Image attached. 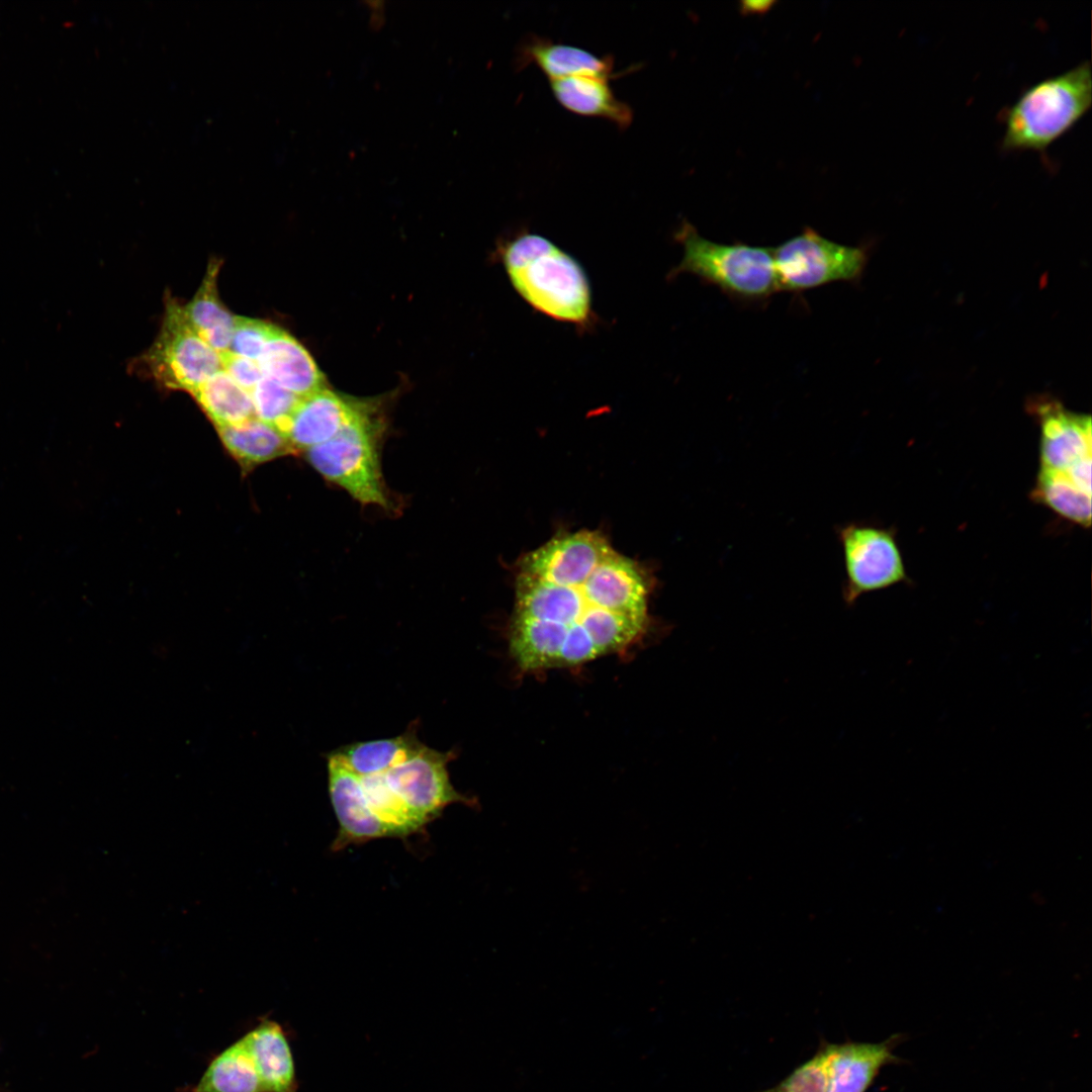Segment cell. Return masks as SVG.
Here are the masks:
<instances>
[{
  "instance_id": "6da1fadb",
  "label": "cell",
  "mask_w": 1092,
  "mask_h": 1092,
  "mask_svg": "<svg viewBox=\"0 0 1092 1092\" xmlns=\"http://www.w3.org/2000/svg\"><path fill=\"white\" fill-rule=\"evenodd\" d=\"M649 574L597 530L560 533L518 561L510 654L524 671L622 652L649 626Z\"/></svg>"
},
{
  "instance_id": "7a4b0ae2",
  "label": "cell",
  "mask_w": 1092,
  "mask_h": 1092,
  "mask_svg": "<svg viewBox=\"0 0 1092 1092\" xmlns=\"http://www.w3.org/2000/svg\"><path fill=\"white\" fill-rule=\"evenodd\" d=\"M500 260L513 288L534 310L582 333L597 326L587 273L555 243L522 229L504 243Z\"/></svg>"
},
{
  "instance_id": "3957f363",
  "label": "cell",
  "mask_w": 1092,
  "mask_h": 1092,
  "mask_svg": "<svg viewBox=\"0 0 1092 1092\" xmlns=\"http://www.w3.org/2000/svg\"><path fill=\"white\" fill-rule=\"evenodd\" d=\"M1092 103V72L1088 61L1026 88L1001 113L1004 152H1045L1069 132Z\"/></svg>"
},
{
  "instance_id": "277c9868",
  "label": "cell",
  "mask_w": 1092,
  "mask_h": 1092,
  "mask_svg": "<svg viewBox=\"0 0 1092 1092\" xmlns=\"http://www.w3.org/2000/svg\"><path fill=\"white\" fill-rule=\"evenodd\" d=\"M674 239L682 246L684 255L668 272L669 280L688 273L745 303L766 301L779 291L772 248L716 243L701 236L687 220L681 221Z\"/></svg>"
},
{
  "instance_id": "5b68a950",
  "label": "cell",
  "mask_w": 1092,
  "mask_h": 1092,
  "mask_svg": "<svg viewBox=\"0 0 1092 1092\" xmlns=\"http://www.w3.org/2000/svg\"><path fill=\"white\" fill-rule=\"evenodd\" d=\"M380 422L362 411L331 440L305 451L311 466L363 505L389 509L379 458Z\"/></svg>"
},
{
  "instance_id": "8992f818",
  "label": "cell",
  "mask_w": 1092,
  "mask_h": 1092,
  "mask_svg": "<svg viewBox=\"0 0 1092 1092\" xmlns=\"http://www.w3.org/2000/svg\"><path fill=\"white\" fill-rule=\"evenodd\" d=\"M869 252L866 245H843L805 228L772 248L779 291L801 293L835 282L856 283Z\"/></svg>"
},
{
  "instance_id": "52a82bcc",
  "label": "cell",
  "mask_w": 1092,
  "mask_h": 1092,
  "mask_svg": "<svg viewBox=\"0 0 1092 1092\" xmlns=\"http://www.w3.org/2000/svg\"><path fill=\"white\" fill-rule=\"evenodd\" d=\"M140 363L162 386L189 393L221 369L220 355L190 327L175 298H166L161 330Z\"/></svg>"
},
{
  "instance_id": "ba28073f",
  "label": "cell",
  "mask_w": 1092,
  "mask_h": 1092,
  "mask_svg": "<svg viewBox=\"0 0 1092 1092\" xmlns=\"http://www.w3.org/2000/svg\"><path fill=\"white\" fill-rule=\"evenodd\" d=\"M844 582L842 598L852 606L862 595L907 582L895 533L883 526L850 522L837 529Z\"/></svg>"
},
{
  "instance_id": "9c48e42d",
  "label": "cell",
  "mask_w": 1092,
  "mask_h": 1092,
  "mask_svg": "<svg viewBox=\"0 0 1092 1092\" xmlns=\"http://www.w3.org/2000/svg\"><path fill=\"white\" fill-rule=\"evenodd\" d=\"M448 753L424 744L406 760L383 772L392 792L426 825L448 805L466 802L452 786L447 771Z\"/></svg>"
},
{
  "instance_id": "30bf717a",
  "label": "cell",
  "mask_w": 1092,
  "mask_h": 1092,
  "mask_svg": "<svg viewBox=\"0 0 1092 1092\" xmlns=\"http://www.w3.org/2000/svg\"><path fill=\"white\" fill-rule=\"evenodd\" d=\"M1027 410L1039 425V467L1068 471L1092 457L1090 415L1076 413L1058 399L1037 395Z\"/></svg>"
},
{
  "instance_id": "8fae6325",
  "label": "cell",
  "mask_w": 1092,
  "mask_h": 1092,
  "mask_svg": "<svg viewBox=\"0 0 1092 1092\" xmlns=\"http://www.w3.org/2000/svg\"><path fill=\"white\" fill-rule=\"evenodd\" d=\"M904 1039V1034L895 1033L877 1043L823 1040L827 1092H867L884 1067L905 1063L894 1054Z\"/></svg>"
},
{
  "instance_id": "7c38bea8",
  "label": "cell",
  "mask_w": 1092,
  "mask_h": 1092,
  "mask_svg": "<svg viewBox=\"0 0 1092 1092\" xmlns=\"http://www.w3.org/2000/svg\"><path fill=\"white\" fill-rule=\"evenodd\" d=\"M329 793L339 822L335 847L391 836L365 797L360 778L331 753L328 757Z\"/></svg>"
},
{
  "instance_id": "4fadbf2b",
  "label": "cell",
  "mask_w": 1092,
  "mask_h": 1092,
  "mask_svg": "<svg viewBox=\"0 0 1092 1092\" xmlns=\"http://www.w3.org/2000/svg\"><path fill=\"white\" fill-rule=\"evenodd\" d=\"M364 406L324 387L300 398L282 433L295 451H307L335 437Z\"/></svg>"
},
{
  "instance_id": "5bb4252c",
  "label": "cell",
  "mask_w": 1092,
  "mask_h": 1092,
  "mask_svg": "<svg viewBox=\"0 0 1092 1092\" xmlns=\"http://www.w3.org/2000/svg\"><path fill=\"white\" fill-rule=\"evenodd\" d=\"M264 375L298 397L325 387V379L315 362L292 336L274 326L258 360Z\"/></svg>"
},
{
  "instance_id": "9a60e30c",
  "label": "cell",
  "mask_w": 1092,
  "mask_h": 1092,
  "mask_svg": "<svg viewBox=\"0 0 1092 1092\" xmlns=\"http://www.w3.org/2000/svg\"><path fill=\"white\" fill-rule=\"evenodd\" d=\"M1091 463L1088 460L1068 470L1038 469L1031 491L1033 500L1053 510L1061 518L1084 528L1091 525Z\"/></svg>"
},
{
  "instance_id": "2e32d148",
  "label": "cell",
  "mask_w": 1092,
  "mask_h": 1092,
  "mask_svg": "<svg viewBox=\"0 0 1092 1092\" xmlns=\"http://www.w3.org/2000/svg\"><path fill=\"white\" fill-rule=\"evenodd\" d=\"M258 1071L264 1092H296L295 1063L283 1026L264 1018L242 1036Z\"/></svg>"
},
{
  "instance_id": "e0dca14e",
  "label": "cell",
  "mask_w": 1092,
  "mask_h": 1092,
  "mask_svg": "<svg viewBox=\"0 0 1092 1092\" xmlns=\"http://www.w3.org/2000/svg\"><path fill=\"white\" fill-rule=\"evenodd\" d=\"M519 66H536L549 81L576 76L613 77L614 61L583 49L532 36L519 51Z\"/></svg>"
},
{
  "instance_id": "ac0fdd59",
  "label": "cell",
  "mask_w": 1092,
  "mask_h": 1092,
  "mask_svg": "<svg viewBox=\"0 0 1092 1092\" xmlns=\"http://www.w3.org/2000/svg\"><path fill=\"white\" fill-rule=\"evenodd\" d=\"M550 87L557 102L574 114L606 119L619 128L633 120L632 108L615 96L607 78L568 77L550 81Z\"/></svg>"
},
{
  "instance_id": "d6986e66",
  "label": "cell",
  "mask_w": 1092,
  "mask_h": 1092,
  "mask_svg": "<svg viewBox=\"0 0 1092 1092\" xmlns=\"http://www.w3.org/2000/svg\"><path fill=\"white\" fill-rule=\"evenodd\" d=\"M221 261L211 259L193 298L183 305L184 315L194 332L216 352L229 351L235 315L221 302L217 277Z\"/></svg>"
},
{
  "instance_id": "ffe728a7",
  "label": "cell",
  "mask_w": 1092,
  "mask_h": 1092,
  "mask_svg": "<svg viewBox=\"0 0 1092 1092\" xmlns=\"http://www.w3.org/2000/svg\"><path fill=\"white\" fill-rule=\"evenodd\" d=\"M216 429L229 453L244 469L296 452L278 428L256 417Z\"/></svg>"
},
{
  "instance_id": "44dd1931",
  "label": "cell",
  "mask_w": 1092,
  "mask_h": 1092,
  "mask_svg": "<svg viewBox=\"0 0 1092 1092\" xmlns=\"http://www.w3.org/2000/svg\"><path fill=\"white\" fill-rule=\"evenodd\" d=\"M188 1092H264L255 1063L240 1037L216 1055Z\"/></svg>"
},
{
  "instance_id": "7402d4cb",
  "label": "cell",
  "mask_w": 1092,
  "mask_h": 1092,
  "mask_svg": "<svg viewBox=\"0 0 1092 1092\" xmlns=\"http://www.w3.org/2000/svg\"><path fill=\"white\" fill-rule=\"evenodd\" d=\"M190 394L216 428L237 425L256 417L250 392L222 369Z\"/></svg>"
},
{
  "instance_id": "603a6c76",
  "label": "cell",
  "mask_w": 1092,
  "mask_h": 1092,
  "mask_svg": "<svg viewBox=\"0 0 1092 1092\" xmlns=\"http://www.w3.org/2000/svg\"><path fill=\"white\" fill-rule=\"evenodd\" d=\"M421 746L415 735L403 734L354 743L334 753L358 777H366L387 771L406 760Z\"/></svg>"
},
{
  "instance_id": "cb8c5ba5",
  "label": "cell",
  "mask_w": 1092,
  "mask_h": 1092,
  "mask_svg": "<svg viewBox=\"0 0 1092 1092\" xmlns=\"http://www.w3.org/2000/svg\"><path fill=\"white\" fill-rule=\"evenodd\" d=\"M359 778L369 806L391 836L407 835L424 826L392 792L383 772Z\"/></svg>"
},
{
  "instance_id": "d4e9b609",
  "label": "cell",
  "mask_w": 1092,
  "mask_h": 1092,
  "mask_svg": "<svg viewBox=\"0 0 1092 1092\" xmlns=\"http://www.w3.org/2000/svg\"><path fill=\"white\" fill-rule=\"evenodd\" d=\"M250 394L256 418L281 432L301 398L266 375Z\"/></svg>"
},
{
  "instance_id": "484cf974",
  "label": "cell",
  "mask_w": 1092,
  "mask_h": 1092,
  "mask_svg": "<svg viewBox=\"0 0 1092 1092\" xmlns=\"http://www.w3.org/2000/svg\"><path fill=\"white\" fill-rule=\"evenodd\" d=\"M761 1092H827L826 1060L821 1043L812 1058L777 1085Z\"/></svg>"
},
{
  "instance_id": "4316f807",
  "label": "cell",
  "mask_w": 1092,
  "mask_h": 1092,
  "mask_svg": "<svg viewBox=\"0 0 1092 1092\" xmlns=\"http://www.w3.org/2000/svg\"><path fill=\"white\" fill-rule=\"evenodd\" d=\"M274 325L246 316L235 315L229 351L258 361L270 338Z\"/></svg>"
},
{
  "instance_id": "83f0119b",
  "label": "cell",
  "mask_w": 1092,
  "mask_h": 1092,
  "mask_svg": "<svg viewBox=\"0 0 1092 1092\" xmlns=\"http://www.w3.org/2000/svg\"><path fill=\"white\" fill-rule=\"evenodd\" d=\"M221 369L242 388L251 392L264 376L258 361L233 354L220 353Z\"/></svg>"
}]
</instances>
